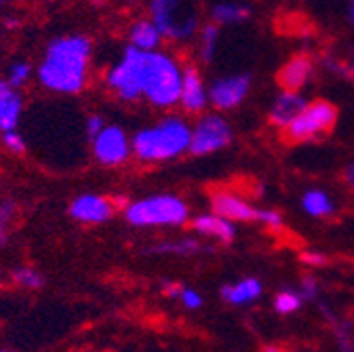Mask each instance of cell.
<instances>
[{"instance_id": "cell-34", "label": "cell", "mask_w": 354, "mask_h": 352, "mask_svg": "<svg viewBox=\"0 0 354 352\" xmlns=\"http://www.w3.org/2000/svg\"><path fill=\"white\" fill-rule=\"evenodd\" d=\"M182 287H184V285H177V283H162V293L177 299V295H180Z\"/></svg>"}, {"instance_id": "cell-16", "label": "cell", "mask_w": 354, "mask_h": 352, "mask_svg": "<svg viewBox=\"0 0 354 352\" xmlns=\"http://www.w3.org/2000/svg\"><path fill=\"white\" fill-rule=\"evenodd\" d=\"M190 228L201 234V237H209V239H215L224 245H230L236 237V228L230 219L221 217L217 213H205V215H196L190 219Z\"/></svg>"}, {"instance_id": "cell-36", "label": "cell", "mask_w": 354, "mask_h": 352, "mask_svg": "<svg viewBox=\"0 0 354 352\" xmlns=\"http://www.w3.org/2000/svg\"><path fill=\"white\" fill-rule=\"evenodd\" d=\"M348 19L354 26V0H350V3H348Z\"/></svg>"}, {"instance_id": "cell-17", "label": "cell", "mask_w": 354, "mask_h": 352, "mask_svg": "<svg viewBox=\"0 0 354 352\" xmlns=\"http://www.w3.org/2000/svg\"><path fill=\"white\" fill-rule=\"evenodd\" d=\"M306 100L299 95V91H283L277 102L272 104V110L268 114V120L272 127H277L279 131H283L304 108H306Z\"/></svg>"}, {"instance_id": "cell-11", "label": "cell", "mask_w": 354, "mask_h": 352, "mask_svg": "<svg viewBox=\"0 0 354 352\" xmlns=\"http://www.w3.org/2000/svg\"><path fill=\"white\" fill-rule=\"evenodd\" d=\"M116 205L112 198L102 194H80L70 203V217L78 224L86 226H100L112 219Z\"/></svg>"}, {"instance_id": "cell-14", "label": "cell", "mask_w": 354, "mask_h": 352, "mask_svg": "<svg viewBox=\"0 0 354 352\" xmlns=\"http://www.w3.org/2000/svg\"><path fill=\"white\" fill-rule=\"evenodd\" d=\"M313 74H315V62L308 55L299 53L281 66L277 80L283 86V91H299L301 86H306L308 80L313 78Z\"/></svg>"}, {"instance_id": "cell-29", "label": "cell", "mask_w": 354, "mask_h": 352, "mask_svg": "<svg viewBox=\"0 0 354 352\" xmlns=\"http://www.w3.org/2000/svg\"><path fill=\"white\" fill-rule=\"evenodd\" d=\"M0 138H3V146L9 152H13V154H24L26 152V140H24V136L19 133L17 129L3 131V133H0Z\"/></svg>"}, {"instance_id": "cell-19", "label": "cell", "mask_w": 354, "mask_h": 352, "mask_svg": "<svg viewBox=\"0 0 354 352\" xmlns=\"http://www.w3.org/2000/svg\"><path fill=\"white\" fill-rule=\"evenodd\" d=\"M221 299L232 306H243L249 302H255L261 295V283L259 279H243L239 283H230L221 287Z\"/></svg>"}, {"instance_id": "cell-37", "label": "cell", "mask_w": 354, "mask_h": 352, "mask_svg": "<svg viewBox=\"0 0 354 352\" xmlns=\"http://www.w3.org/2000/svg\"><path fill=\"white\" fill-rule=\"evenodd\" d=\"M3 3H5V0H0V5H3Z\"/></svg>"}, {"instance_id": "cell-27", "label": "cell", "mask_w": 354, "mask_h": 352, "mask_svg": "<svg viewBox=\"0 0 354 352\" xmlns=\"http://www.w3.org/2000/svg\"><path fill=\"white\" fill-rule=\"evenodd\" d=\"M15 203L11 201H0V247H5L9 241V230H11V222L15 217Z\"/></svg>"}, {"instance_id": "cell-23", "label": "cell", "mask_w": 354, "mask_h": 352, "mask_svg": "<svg viewBox=\"0 0 354 352\" xmlns=\"http://www.w3.org/2000/svg\"><path fill=\"white\" fill-rule=\"evenodd\" d=\"M217 40H219V24L209 21L201 28L198 32V51H201V59L203 62H211L213 53L217 49Z\"/></svg>"}, {"instance_id": "cell-2", "label": "cell", "mask_w": 354, "mask_h": 352, "mask_svg": "<svg viewBox=\"0 0 354 352\" xmlns=\"http://www.w3.org/2000/svg\"><path fill=\"white\" fill-rule=\"evenodd\" d=\"M192 127L182 116H165L156 124L140 129L131 138L133 156L140 163L154 165L180 158L190 150Z\"/></svg>"}, {"instance_id": "cell-32", "label": "cell", "mask_w": 354, "mask_h": 352, "mask_svg": "<svg viewBox=\"0 0 354 352\" xmlns=\"http://www.w3.org/2000/svg\"><path fill=\"white\" fill-rule=\"evenodd\" d=\"M319 295V283L315 277H304L301 279V297L304 299H317Z\"/></svg>"}, {"instance_id": "cell-31", "label": "cell", "mask_w": 354, "mask_h": 352, "mask_svg": "<svg viewBox=\"0 0 354 352\" xmlns=\"http://www.w3.org/2000/svg\"><path fill=\"white\" fill-rule=\"evenodd\" d=\"M104 127H106L104 116H100V114H91V116H86V120H84V133L88 136V140H93Z\"/></svg>"}, {"instance_id": "cell-3", "label": "cell", "mask_w": 354, "mask_h": 352, "mask_svg": "<svg viewBox=\"0 0 354 352\" xmlns=\"http://www.w3.org/2000/svg\"><path fill=\"white\" fill-rule=\"evenodd\" d=\"M184 68L175 57L162 51H146L144 66V84L142 98L160 110H169L180 106Z\"/></svg>"}, {"instance_id": "cell-35", "label": "cell", "mask_w": 354, "mask_h": 352, "mask_svg": "<svg viewBox=\"0 0 354 352\" xmlns=\"http://www.w3.org/2000/svg\"><path fill=\"white\" fill-rule=\"evenodd\" d=\"M344 180H346V184L354 190V163H350V165L346 167V171H344Z\"/></svg>"}, {"instance_id": "cell-10", "label": "cell", "mask_w": 354, "mask_h": 352, "mask_svg": "<svg viewBox=\"0 0 354 352\" xmlns=\"http://www.w3.org/2000/svg\"><path fill=\"white\" fill-rule=\"evenodd\" d=\"M251 86V78L247 74H236V76H226V78H217L211 86H209V104L219 110H234L239 108Z\"/></svg>"}, {"instance_id": "cell-12", "label": "cell", "mask_w": 354, "mask_h": 352, "mask_svg": "<svg viewBox=\"0 0 354 352\" xmlns=\"http://www.w3.org/2000/svg\"><path fill=\"white\" fill-rule=\"evenodd\" d=\"M211 211L230 219V222H257V211L245 196L232 190L217 188L209 196Z\"/></svg>"}, {"instance_id": "cell-22", "label": "cell", "mask_w": 354, "mask_h": 352, "mask_svg": "<svg viewBox=\"0 0 354 352\" xmlns=\"http://www.w3.org/2000/svg\"><path fill=\"white\" fill-rule=\"evenodd\" d=\"M203 247L196 239H177V241H162L158 245H154L150 251L156 253V255H182V257H188V255H194L198 253Z\"/></svg>"}, {"instance_id": "cell-4", "label": "cell", "mask_w": 354, "mask_h": 352, "mask_svg": "<svg viewBox=\"0 0 354 352\" xmlns=\"http://www.w3.org/2000/svg\"><path fill=\"white\" fill-rule=\"evenodd\" d=\"M124 219L136 228H177L190 222V209L175 194H154L129 203Z\"/></svg>"}, {"instance_id": "cell-25", "label": "cell", "mask_w": 354, "mask_h": 352, "mask_svg": "<svg viewBox=\"0 0 354 352\" xmlns=\"http://www.w3.org/2000/svg\"><path fill=\"white\" fill-rule=\"evenodd\" d=\"M11 279H13V283H17V285L24 287V289H40L42 283H44L42 277H40V272L34 270V268H30V266L15 268V270L11 272Z\"/></svg>"}, {"instance_id": "cell-20", "label": "cell", "mask_w": 354, "mask_h": 352, "mask_svg": "<svg viewBox=\"0 0 354 352\" xmlns=\"http://www.w3.org/2000/svg\"><path fill=\"white\" fill-rule=\"evenodd\" d=\"M301 207L313 217H329L335 211V203L325 190H308L301 196Z\"/></svg>"}, {"instance_id": "cell-30", "label": "cell", "mask_w": 354, "mask_h": 352, "mask_svg": "<svg viewBox=\"0 0 354 352\" xmlns=\"http://www.w3.org/2000/svg\"><path fill=\"white\" fill-rule=\"evenodd\" d=\"M177 299H180L182 306L188 308V311H198V308H203V304H205L203 295L196 289H190V287H182V291H180V295H177Z\"/></svg>"}, {"instance_id": "cell-6", "label": "cell", "mask_w": 354, "mask_h": 352, "mask_svg": "<svg viewBox=\"0 0 354 352\" xmlns=\"http://www.w3.org/2000/svg\"><path fill=\"white\" fill-rule=\"evenodd\" d=\"M146 51L129 45L120 59L106 72V86L122 102L142 100Z\"/></svg>"}, {"instance_id": "cell-18", "label": "cell", "mask_w": 354, "mask_h": 352, "mask_svg": "<svg viewBox=\"0 0 354 352\" xmlns=\"http://www.w3.org/2000/svg\"><path fill=\"white\" fill-rule=\"evenodd\" d=\"M162 42V34L152 19H138L129 28V45L142 51H156Z\"/></svg>"}, {"instance_id": "cell-1", "label": "cell", "mask_w": 354, "mask_h": 352, "mask_svg": "<svg viewBox=\"0 0 354 352\" xmlns=\"http://www.w3.org/2000/svg\"><path fill=\"white\" fill-rule=\"evenodd\" d=\"M91 40L82 34L53 38L36 68L38 82L51 93L76 95L88 82L91 68Z\"/></svg>"}, {"instance_id": "cell-9", "label": "cell", "mask_w": 354, "mask_h": 352, "mask_svg": "<svg viewBox=\"0 0 354 352\" xmlns=\"http://www.w3.org/2000/svg\"><path fill=\"white\" fill-rule=\"evenodd\" d=\"M93 156L104 167L124 165L133 156V144L127 131L116 124H106L100 133L91 140Z\"/></svg>"}, {"instance_id": "cell-5", "label": "cell", "mask_w": 354, "mask_h": 352, "mask_svg": "<svg viewBox=\"0 0 354 352\" xmlns=\"http://www.w3.org/2000/svg\"><path fill=\"white\" fill-rule=\"evenodd\" d=\"M337 124V108L327 100L308 102L306 108L281 131L289 144H304L331 133Z\"/></svg>"}, {"instance_id": "cell-7", "label": "cell", "mask_w": 354, "mask_h": 352, "mask_svg": "<svg viewBox=\"0 0 354 352\" xmlns=\"http://www.w3.org/2000/svg\"><path fill=\"white\" fill-rule=\"evenodd\" d=\"M150 19L158 26L162 38L188 40L198 30L196 13L186 0H152Z\"/></svg>"}, {"instance_id": "cell-33", "label": "cell", "mask_w": 354, "mask_h": 352, "mask_svg": "<svg viewBox=\"0 0 354 352\" xmlns=\"http://www.w3.org/2000/svg\"><path fill=\"white\" fill-rule=\"evenodd\" d=\"M299 259L306 263V266H310V268H321L323 263H327V257L323 253H317V251H304L299 255Z\"/></svg>"}, {"instance_id": "cell-26", "label": "cell", "mask_w": 354, "mask_h": 352, "mask_svg": "<svg viewBox=\"0 0 354 352\" xmlns=\"http://www.w3.org/2000/svg\"><path fill=\"white\" fill-rule=\"evenodd\" d=\"M32 74H34V70H32V66L28 64V62H13L11 66H9V70H7V80L13 84V86H17V89H21V86H26L30 80H32Z\"/></svg>"}, {"instance_id": "cell-28", "label": "cell", "mask_w": 354, "mask_h": 352, "mask_svg": "<svg viewBox=\"0 0 354 352\" xmlns=\"http://www.w3.org/2000/svg\"><path fill=\"white\" fill-rule=\"evenodd\" d=\"M257 224H261L266 230H270V232H279L285 226V219L277 209H259L257 211Z\"/></svg>"}, {"instance_id": "cell-21", "label": "cell", "mask_w": 354, "mask_h": 352, "mask_svg": "<svg viewBox=\"0 0 354 352\" xmlns=\"http://www.w3.org/2000/svg\"><path fill=\"white\" fill-rule=\"evenodd\" d=\"M251 15V9L245 5H234V3H221L211 9V21L219 26H232V24H243Z\"/></svg>"}, {"instance_id": "cell-15", "label": "cell", "mask_w": 354, "mask_h": 352, "mask_svg": "<svg viewBox=\"0 0 354 352\" xmlns=\"http://www.w3.org/2000/svg\"><path fill=\"white\" fill-rule=\"evenodd\" d=\"M24 114V98L17 86L7 78H0V133L19 127Z\"/></svg>"}, {"instance_id": "cell-13", "label": "cell", "mask_w": 354, "mask_h": 352, "mask_svg": "<svg viewBox=\"0 0 354 352\" xmlns=\"http://www.w3.org/2000/svg\"><path fill=\"white\" fill-rule=\"evenodd\" d=\"M180 106L186 114H203L205 108L209 106V89L205 86L203 76L196 70V66L184 68Z\"/></svg>"}, {"instance_id": "cell-24", "label": "cell", "mask_w": 354, "mask_h": 352, "mask_svg": "<svg viewBox=\"0 0 354 352\" xmlns=\"http://www.w3.org/2000/svg\"><path fill=\"white\" fill-rule=\"evenodd\" d=\"M299 308H301V293L285 289L274 297V311L279 315H291V313H297Z\"/></svg>"}, {"instance_id": "cell-8", "label": "cell", "mask_w": 354, "mask_h": 352, "mask_svg": "<svg viewBox=\"0 0 354 352\" xmlns=\"http://www.w3.org/2000/svg\"><path fill=\"white\" fill-rule=\"evenodd\" d=\"M232 142V129L228 120L219 114H203L192 127L190 154L207 156L211 152L224 150Z\"/></svg>"}]
</instances>
